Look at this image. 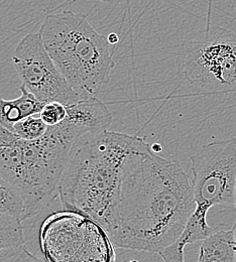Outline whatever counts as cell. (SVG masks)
<instances>
[{
	"label": "cell",
	"mask_w": 236,
	"mask_h": 262,
	"mask_svg": "<svg viewBox=\"0 0 236 262\" xmlns=\"http://www.w3.org/2000/svg\"><path fill=\"white\" fill-rule=\"evenodd\" d=\"M195 208L188 174L153 150L128 165L106 232L116 247L161 254L182 235Z\"/></svg>",
	"instance_id": "obj_1"
},
{
	"label": "cell",
	"mask_w": 236,
	"mask_h": 262,
	"mask_svg": "<svg viewBox=\"0 0 236 262\" xmlns=\"http://www.w3.org/2000/svg\"><path fill=\"white\" fill-rule=\"evenodd\" d=\"M153 151L142 137L105 130L83 137L73 148L60 181L63 208L89 217L107 231L126 169L137 156Z\"/></svg>",
	"instance_id": "obj_2"
},
{
	"label": "cell",
	"mask_w": 236,
	"mask_h": 262,
	"mask_svg": "<svg viewBox=\"0 0 236 262\" xmlns=\"http://www.w3.org/2000/svg\"><path fill=\"white\" fill-rule=\"evenodd\" d=\"M79 140L64 121L49 126L35 141L24 140L0 124V176L20 193L27 219L58 196L61 178Z\"/></svg>",
	"instance_id": "obj_3"
},
{
	"label": "cell",
	"mask_w": 236,
	"mask_h": 262,
	"mask_svg": "<svg viewBox=\"0 0 236 262\" xmlns=\"http://www.w3.org/2000/svg\"><path fill=\"white\" fill-rule=\"evenodd\" d=\"M39 36L52 60L80 99L98 97L111 80L115 47L81 13L46 16Z\"/></svg>",
	"instance_id": "obj_4"
},
{
	"label": "cell",
	"mask_w": 236,
	"mask_h": 262,
	"mask_svg": "<svg viewBox=\"0 0 236 262\" xmlns=\"http://www.w3.org/2000/svg\"><path fill=\"white\" fill-rule=\"evenodd\" d=\"M108 233L89 217L73 211L47 218L40 231L46 262H114Z\"/></svg>",
	"instance_id": "obj_5"
},
{
	"label": "cell",
	"mask_w": 236,
	"mask_h": 262,
	"mask_svg": "<svg viewBox=\"0 0 236 262\" xmlns=\"http://www.w3.org/2000/svg\"><path fill=\"white\" fill-rule=\"evenodd\" d=\"M179 74L196 91L236 89V33L208 24L202 35L185 48Z\"/></svg>",
	"instance_id": "obj_6"
},
{
	"label": "cell",
	"mask_w": 236,
	"mask_h": 262,
	"mask_svg": "<svg viewBox=\"0 0 236 262\" xmlns=\"http://www.w3.org/2000/svg\"><path fill=\"white\" fill-rule=\"evenodd\" d=\"M191 171L196 206H234L236 137L202 146L191 157Z\"/></svg>",
	"instance_id": "obj_7"
},
{
	"label": "cell",
	"mask_w": 236,
	"mask_h": 262,
	"mask_svg": "<svg viewBox=\"0 0 236 262\" xmlns=\"http://www.w3.org/2000/svg\"><path fill=\"white\" fill-rule=\"evenodd\" d=\"M12 62L22 86L41 103L59 102L68 106L80 100L52 60L38 33H29L17 43Z\"/></svg>",
	"instance_id": "obj_8"
},
{
	"label": "cell",
	"mask_w": 236,
	"mask_h": 262,
	"mask_svg": "<svg viewBox=\"0 0 236 262\" xmlns=\"http://www.w3.org/2000/svg\"><path fill=\"white\" fill-rule=\"evenodd\" d=\"M65 122L80 138L108 130L112 122V114L98 97L80 99L68 105Z\"/></svg>",
	"instance_id": "obj_9"
},
{
	"label": "cell",
	"mask_w": 236,
	"mask_h": 262,
	"mask_svg": "<svg viewBox=\"0 0 236 262\" xmlns=\"http://www.w3.org/2000/svg\"><path fill=\"white\" fill-rule=\"evenodd\" d=\"M209 210L196 206L194 213L187 222L182 235L160 255L164 262H185L184 250L188 244L204 240L210 236L214 230L207 222Z\"/></svg>",
	"instance_id": "obj_10"
},
{
	"label": "cell",
	"mask_w": 236,
	"mask_h": 262,
	"mask_svg": "<svg viewBox=\"0 0 236 262\" xmlns=\"http://www.w3.org/2000/svg\"><path fill=\"white\" fill-rule=\"evenodd\" d=\"M19 90L20 96L14 100L0 97V124L8 130H12L14 124L20 120L39 114L46 105L24 86H20Z\"/></svg>",
	"instance_id": "obj_11"
},
{
	"label": "cell",
	"mask_w": 236,
	"mask_h": 262,
	"mask_svg": "<svg viewBox=\"0 0 236 262\" xmlns=\"http://www.w3.org/2000/svg\"><path fill=\"white\" fill-rule=\"evenodd\" d=\"M235 240L232 230H217L203 240L198 262H235Z\"/></svg>",
	"instance_id": "obj_12"
},
{
	"label": "cell",
	"mask_w": 236,
	"mask_h": 262,
	"mask_svg": "<svg viewBox=\"0 0 236 262\" xmlns=\"http://www.w3.org/2000/svg\"><path fill=\"white\" fill-rule=\"evenodd\" d=\"M0 213L10 215L22 222L27 220L26 205L16 188L0 176Z\"/></svg>",
	"instance_id": "obj_13"
},
{
	"label": "cell",
	"mask_w": 236,
	"mask_h": 262,
	"mask_svg": "<svg viewBox=\"0 0 236 262\" xmlns=\"http://www.w3.org/2000/svg\"><path fill=\"white\" fill-rule=\"evenodd\" d=\"M24 244L23 222L10 215L0 213V254Z\"/></svg>",
	"instance_id": "obj_14"
},
{
	"label": "cell",
	"mask_w": 236,
	"mask_h": 262,
	"mask_svg": "<svg viewBox=\"0 0 236 262\" xmlns=\"http://www.w3.org/2000/svg\"><path fill=\"white\" fill-rule=\"evenodd\" d=\"M48 125L41 120L39 115L30 116L15 123L11 132L27 141H35L41 138L48 130Z\"/></svg>",
	"instance_id": "obj_15"
},
{
	"label": "cell",
	"mask_w": 236,
	"mask_h": 262,
	"mask_svg": "<svg viewBox=\"0 0 236 262\" xmlns=\"http://www.w3.org/2000/svg\"><path fill=\"white\" fill-rule=\"evenodd\" d=\"M48 126H55L62 123L67 116V108L59 102H51L44 106L38 114Z\"/></svg>",
	"instance_id": "obj_16"
},
{
	"label": "cell",
	"mask_w": 236,
	"mask_h": 262,
	"mask_svg": "<svg viewBox=\"0 0 236 262\" xmlns=\"http://www.w3.org/2000/svg\"><path fill=\"white\" fill-rule=\"evenodd\" d=\"M0 262H45L33 253L25 245L5 250L0 254Z\"/></svg>",
	"instance_id": "obj_17"
},
{
	"label": "cell",
	"mask_w": 236,
	"mask_h": 262,
	"mask_svg": "<svg viewBox=\"0 0 236 262\" xmlns=\"http://www.w3.org/2000/svg\"><path fill=\"white\" fill-rule=\"evenodd\" d=\"M107 38H108V41H109L112 46H114V47H116L117 43L119 42V37H118V35H117L116 33H110V34L107 36Z\"/></svg>",
	"instance_id": "obj_18"
},
{
	"label": "cell",
	"mask_w": 236,
	"mask_h": 262,
	"mask_svg": "<svg viewBox=\"0 0 236 262\" xmlns=\"http://www.w3.org/2000/svg\"><path fill=\"white\" fill-rule=\"evenodd\" d=\"M98 1H102V2H106V3H115L119 0H98Z\"/></svg>",
	"instance_id": "obj_19"
},
{
	"label": "cell",
	"mask_w": 236,
	"mask_h": 262,
	"mask_svg": "<svg viewBox=\"0 0 236 262\" xmlns=\"http://www.w3.org/2000/svg\"><path fill=\"white\" fill-rule=\"evenodd\" d=\"M233 234H234V240H235V247H236V223L234 224V227H233ZM235 262H236V254H235Z\"/></svg>",
	"instance_id": "obj_20"
},
{
	"label": "cell",
	"mask_w": 236,
	"mask_h": 262,
	"mask_svg": "<svg viewBox=\"0 0 236 262\" xmlns=\"http://www.w3.org/2000/svg\"><path fill=\"white\" fill-rule=\"evenodd\" d=\"M234 208L236 209V186H235V191H234Z\"/></svg>",
	"instance_id": "obj_21"
}]
</instances>
